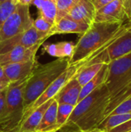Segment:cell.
<instances>
[{
  "label": "cell",
  "instance_id": "cell-1",
  "mask_svg": "<svg viewBox=\"0 0 131 132\" xmlns=\"http://www.w3.org/2000/svg\"><path fill=\"white\" fill-rule=\"evenodd\" d=\"M125 29L124 22H93L75 44L69 65L86 59L100 50H105Z\"/></svg>",
  "mask_w": 131,
  "mask_h": 132
},
{
  "label": "cell",
  "instance_id": "cell-2",
  "mask_svg": "<svg viewBox=\"0 0 131 132\" xmlns=\"http://www.w3.org/2000/svg\"><path fill=\"white\" fill-rule=\"evenodd\" d=\"M110 100V92L104 83L77 103L66 124L75 125L80 132L97 128L105 118Z\"/></svg>",
  "mask_w": 131,
  "mask_h": 132
},
{
  "label": "cell",
  "instance_id": "cell-3",
  "mask_svg": "<svg viewBox=\"0 0 131 132\" xmlns=\"http://www.w3.org/2000/svg\"><path fill=\"white\" fill-rule=\"evenodd\" d=\"M69 66V58H58L45 63H36L23 94V114L48 87Z\"/></svg>",
  "mask_w": 131,
  "mask_h": 132
},
{
  "label": "cell",
  "instance_id": "cell-4",
  "mask_svg": "<svg viewBox=\"0 0 131 132\" xmlns=\"http://www.w3.org/2000/svg\"><path fill=\"white\" fill-rule=\"evenodd\" d=\"M31 74L21 80L9 84L5 106L0 114V131L10 132L19 129L24 109L23 94Z\"/></svg>",
  "mask_w": 131,
  "mask_h": 132
},
{
  "label": "cell",
  "instance_id": "cell-5",
  "mask_svg": "<svg viewBox=\"0 0 131 132\" xmlns=\"http://www.w3.org/2000/svg\"><path fill=\"white\" fill-rule=\"evenodd\" d=\"M130 84L131 53L108 63L105 84L110 92V100L120 94Z\"/></svg>",
  "mask_w": 131,
  "mask_h": 132
},
{
  "label": "cell",
  "instance_id": "cell-6",
  "mask_svg": "<svg viewBox=\"0 0 131 132\" xmlns=\"http://www.w3.org/2000/svg\"><path fill=\"white\" fill-rule=\"evenodd\" d=\"M32 24L33 19L30 15L29 5L18 4L0 29V42L27 30Z\"/></svg>",
  "mask_w": 131,
  "mask_h": 132
},
{
  "label": "cell",
  "instance_id": "cell-7",
  "mask_svg": "<svg viewBox=\"0 0 131 132\" xmlns=\"http://www.w3.org/2000/svg\"><path fill=\"white\" fill-rule=\"evenodd\" d=\"M84 64L83 61H80L76 63L69 65V67L63 72L62 73L49 87L35 101V102L27 109V111H25V113L23 114L22 116V122L23 121H25V119L34 111L36 110L38 107H39L40 105H42V104H44L45 102H46L47 101L53 98L56 94L62 89V87L70 80L72 79L74 76H76L80 68L83 67V65ZM21 122V124H22Z\"/></svg>",
  "mask_w": 131,
  "mask_h": 132
},
{
  "label": "cell",
  "instance_id": "cell-8",
  "mask_svg": "<svg viewBox=\"0 0 131 132\" xmlns=\"http://www.w3.org/2000/svg\"><path fill=\"white\" fill-rule=\"evenodd\" d=\"M49 37V32L39 31L32 26L27 30L0 42V53H4L18 46L29 48L38 43H44Z\"/></svg>",
  "mask_w": 131,
  "mask_h": 132
},
{
  "label": "cell",
  "instance_id": "cell-9",
  "mask_svg": "<svg viewBox=\"0 0 131 132\" xmlns=\"http://www.w3.org/2000/svg\"><path fill=\"white\" fill-rule=\"evenodd\" d=\"M125 0H113L97 9L95 13V22H125L127 20L124 11Z\"/></svg>",
  "mask_w": 131,
  "mask_h": 132
},
{
  "label": "cell",
  "instance_id": "cell-10",
  "mask_svg": "<svg viewBox=\"0 0 131 132\" xmlns=\"http://www.w3.org/2000/svg\"><path fill=\"white\" fill-rule=\"evenodd\" d=\"M42 43L43 42H40L29 48L18 46L4 53H0V65L3 67L9 63L36 60V53Z\"/></svg>",
  "mask_w": 131,
  "mask_h": 132
},
{
  "label": "cell",
  "instance_id": "cell-11",
  "mask_svg": "<svg viewBox=\"0 0 131 132\" xmlns=\"http://www.w3.org/2000/svg\"><path fill=\"white\" fill-rule=\"evenodd\" d=\"M107 55L110 61L117 60L131 53V28H126L107 48Z\"/></svg>",
  "mask_w": 131,
  "mask_h": 132
},
{
  "label": "cell",
  "instance_id": "cell-12",
  "mask_svg": "<svg viewBox=\"0 0 131 132\" xmlns=\"http://www.w3.org/2000/svg\"><path fill=\"white\" fill-rule=\"evenodd\" d=\"M96 11L97 10L91 0H80L67 12L65 17L91 25L94 22Z\"/></svg>",
  "mask_w": 131,
  "mask_h": 132
},
{
  "label": "cell",
  "instance_id": "cell-13",
  "mask_svg": "<svg viewBox=\"0 0 131 132\" xmlns=\"http://www.w3.org/2000/svg\"><path fill=\"white\" fill-rule=\"evenodd\" d=\"M36 63V60H32L25 62L9 63L2 67L5 77L10 82H15L29 76Z\"/></svg>",
  "mask_w": 131,
  "mask_h": 132
},
{
  "label": "cell",
  "instance_id": "cell-14",
  "mask_svg": "<svg viewBox=\"0 0 131 132\" xmlns=\"http://www.w3.org/2000/svg\"><path fill=\"white\" fill-rule=\"evenodd\" d=\"M76 75L70 79L53 97L58 104H68L74 107L77 104L82 86L78 82Z\"/></svg>",
  "mask_w": 131,
  "mask_h": 132
},
{
  "label": "cell",
  "instance_id": "cell-15",
  "mask_svg": "<svg viewBox=\"0 0 131 132\" xmlns=\"http://www.w3.org/2000/svg\"><path fill=\"white\" fill-rule=\"evenodd\" d=\"M90 26V25L77 22L68 17H63L57 20L49 31V36L55 34L76 33L83 34Z\"/></svg>",
  "mask_w": 131,
  "mask_h": 132
},
{
  "label": "cell",
  "instance_id": "cell-16",
  "mask_svg": "<svg viewBox=\"0 0 131 132\" xmlns=\"http://www.w3.org/2000/svg\"><path fill=\"white\" fill-rule=\"evenodd\" d=\"M53 101V98L47 101L39 107H38L36 110H34L22 122L19 126V132L23 131H36L37 127L39 126L42 116L49 106V104Z\"/></svg>",
  "mask_w": 131,
  "mask_h": 132
},
{
  "label": "cell",
  "instance_id": "cell-17",
  "mask_svg": "<svg viewBox=\"0 0 131 132\" xmlns=\"http://www.w3.org/2000/svg\"><path fill=\"white\" fill-rule=\"evenodd\" d=\"M58 103L53 99L46 111H45L42 118L37 127L36 132H56V113Z\"/></svg>",
  "mask_w": 131,
  "mask_h": 132
},
{
  "label": "cell",
  "instance_id": "cell-18",
  "mask_svg": "<svg viewBox=\"0 0 131 132\" xmlns=\"http://www.w3.org/2000/svg\"><path fill=\"white\" fill-rule=\"evenodd\" d=\"M75 43L73 42L63 41L53 44L44 45L45 52L52 56L57 58H70L73 56Z\"/></svg>",
  "mask_w": 131,
  "mask_h": 132
},
{
  "label": "cell",
  "instance_id": "cell-19",
  "mask_svg": "<svg viewBox=\"0 0 131 132\" xmlns=\"http://www.w3.org/2000/svg\"><path fill=\"white\" fill-rule=\"evenodd\" d=\"M107 71H108V64L104 63L102 68L100 70V71L97 73V75L93 78H92L88 83H86L84 86L82 87L78 102L83 100L87 95H89L98 87H100V85L105 83L107 76Z\"/></svg>",
  "mask_w": 131,
  "mask_h": 132
},
{
  "label": "cell",
  "instance_id": "cell-20",
  "mask_svg": "<svg viewBox=\"0 0 131 132\" xmlns=\"http://www.w3.org/2000/svg\"><path fill=\"white\" fill-rule=\"evenodd\" d=\"M32 5H36L39 11V15L51 23L53 26L56 22L57 9L56 2L51 0H32Z\"/></svg>",
  "mask_w": 131,
  "mask_h": 132
},
{
  "label": "cell",
  "instance_id": "cell-21",
  "mask_svg": "<svg viewBox=\"0 0 131 132\" xmlns=\"http://www.w3.org/2000/svg\"><path fill=\"white\" fill-rule=\"evenodd\" d=\"M131 119V113L123 114H113L106 117L97 128L108 132L112 128L121 125L122 123Z\"/></svg>",
  "mask_w": 131,
  "mask_h": 132
},
{
  "label": "cell",
  "instance_id": "cell-22",
  "mask_svg": "<svg viewBox=\"0 0 131 132\" xmlns=\"http://www.w3.org/2000/svg\"><path fill=\"white\" fill-rule=\"evenodd\" d=\"M104 63H95L88 66L83 65L76 75V78L80 84L83 87L93 78L100 71Z\"/></svg>",
  "mask_w": 131,
  "mask_h": 132
},
{
  "label": "cell",
  "instance_id": "cell-23",
  "mask_svg": "<svg viewBox=\"0 0 131 132\" xmlns=\"http://www.w3.org/2000/svg\"><path fill=\"white\" fill-rule=\"evenodd\" d=\"M74 106L68 104H58L57 113H56V128L59 130L68 121L70 117Z\"/></svg>",
  "mask_w": 131,
  "mask_h": 132
},
{
  "label": "cell",
  "instance_id": "cell-24",
  "mask_svg": "<svg viewBox=\"0 0 131 132\" xmlns=\"http://www.w3.org/2000/svg\"><path fill=\"white\" fill-rule=\"evenodd\" d=\"M18 4L17 0H6L0 3V29L5 20L15 11Z\"/></svg>",
  "mask_w": 131,
  "mask_h": 132
},
{
  "label": "cell",
  "instance_id": "cell-25",
  "mask_svg": "<svg viewBox=\"0 0 131 132\" xmlns=\"http://www.w3.org/2000/svg\"><path fill=\"white\" fill-rule=\"evenodd\" d=\"M80 0H57L56 2L57 13L56 17V22L59 19L65 17L67 12L79 2Z\"/></svg>",
  "mask_w": 131,
  "mask_h": 132
},
{
  "label": "cell",
  "instance_id": "cell-26",
  "mask_svg": "<svg viewBox=\"0 0 131 132\" xmlns=\"http://www.w3.org/2000/svg\"><path fill=\"white\" fill-rule=\"evenodd\" d=\"M128 113H131V97H128L120 104H119L108 115L123 114H128Z\"/></svg>",
  "mask_w": 131,
  "mask_h": 132
},
{
  "label": "cell",
  "instance_id": "cell-27",
  "mask_svg": "<svg viewBox=\"0 0 131 132\" xmlns=\"http://www.w3.org/2000/svg\"><path fill=\"white\" fill-rule=\"evenodd\" d=\"M32 26L39 31L44 32H49L50 29L52 28L53 25L47 22L46 19L42 18L40 15L37 17L36 20H33V24Z\"/></svg>",
  "mask_w": 131,
  "mask_h": 132
},
{
  "label": "cell",
  "instance_id": "cell-28",
  "mask_svg": "<svg viewBox=\"0 0 131 132\" xmlns=\"http://www.w3.org/2000/svg\"><path fill=\"white\" fill-rule=\"evenodd\" d=\"M131 131V119L112 128L108 132H127Z\"/></svg>",
  "mask_w": 131,
  "mask_h": 132
},
{
  "label": "cell",
  "instance_id": "cell-29",
  "mask_svg": "<svg viewBox=\"0 0 131 132\" xmlns=\"http://www.w3.org/2000/svg\"><path fill=\"white\" fill-rule=\"evenodd\" d=\"M56 132H80V130L73 125H64L59 130Z\"/></svg>",
  "mask_w": 131,
  "mask_h": 132
},
{
  "label": "cell",
  "instance_id": "cell-30",
  "mask_svg": "<svg viewBox=\"0 0 131 132\" xmlns=\"http://www.w3.org/2000/svg\"><path fill=\"white\" fill-rule=\"evenodd\" d=\"M91 1L96 9V10H97V9H100L101 7L104 6L105 5L113 2V0H91Z\"/></svg>",
  "mask_w": 131,
  "mask_h": 132
},
{
  "label": "cell",
  "instance_id": "cell-31",
  "mask_svg": "<svg viewBox=\"0 0 131 132\" xmlns=\"http://www.w3.org/2000/svg\"><path fill=\"white\" fill-rule=\"evenodd\" d=\"M6 93H7V88L0 91V114L3 111L5 103V97H6Z\"/></svg>",
  "mask_w": 131,
  "mask_h": 132
},
{
  "label": "cell",
  "instance_id": "cell-32",
  "mask_svg": "<svg viewBox=\"0 0 131 132\" xmlns=\"http://www.w3.org/2000/svg\"><path fill=\"white\" fill-rule=\"evenodd\" d=\"M124 11L127 17V20L131 19V0L124 1Z\"/></svg>",
  "mask_w": 131,
  "mask_h": 132
},
{
  "label": "cell",
  "instance_id": "cell-33",
  "mask_svg": "<svg viewBox=\"0 0 131 132\" xmlns=\"http://www.w3.org/2000/svg\"><path fill=\"white\" fill-rule=\"evenodd\" d=\"M11 82L8 80H0V91L8 88Z\"/></svg>",
  "mask_w": 131,
  "mask_h": 132
},
{
  "label": "cell",
  "instance_id": "cell-34",
  "mask_svg": "<svg viewBox=\"0 0 131 132\" xmlns=\"http://www.w3.org/2000/svg\"><path fill=\"white\" fill-rule=\"evenodd\" d=\"M18 3L19 4H21V5H29L32 0H17Z\"/></svg>",
  "mask_w": 131,
  "mask_h": 132
},
{
  "label": "cell",
  "instance_id": "cell-35",
  "mask_svg": "<svg viewBox=\"0 0 131 132\" xmlns=\"http://www.w3.org/2000/svg\"><path fill=\"white\" fill-rule=\"evenodd\" d=\"M0 80H8V79L5 77V74H4L3 67H2V66H1V65H0Z\"/></svg>",
  "mask_w": 131,
  "mask_h": 132
},
{
  "label": "cell",
  "instance_id": "cell-36",
  "mask_svg": "<svg viewBox=\"0 0 131 132\" xmlns=\"http://www.w3.org/2000/svg\"><path fill=\"white\" fill-rule=\"evenodd\" d=\"M86 132H106V131H102V130H100V129H98V128H94V129H93V130H90V131H86Z\"/></svg>",
  "mask_w": 131,
  "mask_h": 132
},
{
  "label": "cell",
  "instance_id": "cell-37",
  "mask_svg": "<svg viewBox=\"0 0 131 132\" xmlns=\"http://www.w3.org/2000/svg\"><path fill=\"white\" fill-rule=\"evenodd\" d=\"M10 132H19V130H15V131H12ZM23 132H36V131H23Z\"/></svg>",
  "mask_w": 131,
  "mask_h": 132
},
{
  "label": "cell",
  "instance_id": "cell-38",
  "mask_svg": "<svg viewBox=\"0 0 131 132\" xmlns=\"http://www.w3.org/2000/svg\"><path fill=\"white\" fill-rule=\"evenodd\" d=\"M5 1H6V0H0V3H2V2H3Z\"/></svg>",
  "mask_w": 131,
  "mask_h": 132
},
{
  "label": "cell",
  "instance_id": "cell-39",
  "mask_svg": "<svg viewBox=\"0 0 131 132\" xmlns=\"http://www.w3.org/2000/svg\"><path fill=\"white\" fill-rule=\"evenodd\" d=\"M51 1H53V2H57V0H51Z\"/></svg>",
  "mask_w": 131,
  "mask_h": 132
},
{
  "label": "cell",
  "instance_id": "cell-40",
  "mask_svg": "<svg viewBox=\"0 0 131 132\" xmlns=\"http://www.w3.org/2000/svg\"><path fill=\"white\" fill-rule=\"evenodd\" d=\"M130 19H128V20H130Z\"/></svg>",
  "mask_w": 131,
  "mask_h": 132
},
{
  "label": "cell",
  "instance_id": "cell-41",
  "mask_svg": "<svg viewBox=\"0 0 131 132\" xmlns=\"http://www.w3.org/2000/svg\"><path fill=\"white\" fill-rule=\"evenodd\" d=\"M127 132H131V131H127Z\"/></svg>",
  "mask_w": 131,
  "mask_h": 132
},
{
  "label": "cell",
  "instance_id": "cell-42",
  "mask_svg": "<svg viewBox=\"0 0 131 132\" xmlns=\"http://www.w3.org/2000/svg\"><path fill=\"white\" fill-rule=\"evenodd\" d=\"M0 132H2V131H0Z\"/></svg>",
  "mask_w": 131,
  "mask_h": 132
}]
</instances>
